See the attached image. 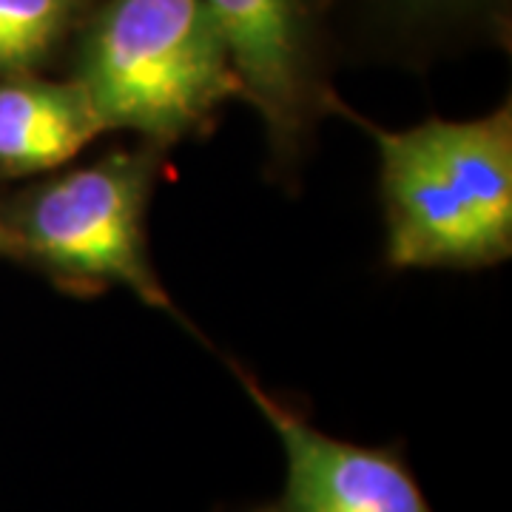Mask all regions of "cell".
Here are the masks:
<instances>
[{"label": "cell", "mask_w": 512, "mask_h": 512, "mask_svg": "<svg viewBox=\"0 0 512 512\" xmlns=\"http://www.w3.org/2000/svg\"><path fill=\"white\" fill-rule=\"evenodd\" d=\"M379 151L384 259L393 268H490L512 254V106L470 120L382 128L328 94Z\"/></svg>", "instance_id": "obj_1"}, {"label": "cell", "mask_w": 512, "mask_h": 512, "mask_svg": "<svg viewBox=\"0 0 512 512\" xmlns=\"http://www.w3.org/2000/svg\"><path fill=\"white\" fill-rule=\"evenodd\" d=\"M74 80L106 131L168 148L242 97L225 35L205 0H106L83 23Z\"/></svg>", "instance_id": "obj_2"}, {"label": "cell", "mask_w": 512, "mask_h": 512, "mask_svg": "<svg viewBox=\"0 0 512 512\" xmlns=\"http://www.w3.org/2000/svg\"><path fill=\"white\" fill-rule=\"evenodd\" d=\"M165 148H117L29 188L0 211L12 256L35 262L74 296L126 288L151 308L174 313L148 254V202Z\"/></svg>", "instance_id": "obj_3"}, {"label": "cell", "mask_w": 512, "mask_h": 512, "mask_svg": "<svg viewBox=\"0 0 512 512\" xmlns=\"http://www.w3.org/2000/svg\"><path fill=\"white\" fill-rule=\"evenodd\" d=\"M225 365L285 453L282 490L242 512H433L399 444L367 447L336 439L279 399L248 367L234 359Z\"/></svg>", "instance_id": "obj_4"}, {"label": "cell", "mask_w": 512, "mask_h": 512, "mask_svg": "<svg viewBox=\"0 0 512 512\" xmlns=\"http://www.w3.org/2000/svg\"><path fill=\"white\" fill-rule=\"evenodd\" d=\"M231 49L242 100L262 117L279 165L299 160L330 89L319 74L313 0H205Z\"/></svg>", "instance_id": "obj_5"}, {"label": "cell", "mask_w": 512, "mask_h": 512, "mask_svg": "<svg viewBox=\"0 0 512 512\" xmlns=\"http://www.w3.org/2000/svg\"><path fill=\"white\" fill-rule=\"evenodd\" d=\"M92 100L80 83L37 72L0 77V177H32L74 160L100 137Z\"/></svg>", "instance_id": "obj_6"}, {"label": "cell", "mask_w": 512, "mask_h": 512, "mask_svg": "<svg viewBox=\"0 0 512 512\" xmlns=\"http://www.w3.org/2000/svg\"><path fill=\"white\" fill-rule=\"evenodd\" d=\"M89 0H0V77L35 72L86 18Z\"/></svg>", "instance_id": "obj_7"}, {"label": "cell", "mask_w": 512, "mask_h": 512, "mask_svg": "<svg viewBox=\"0 0 512 512\" xmlns=\"http://www.w3.org/2000/svg\"><path fill=\"white\" fill-rule=\"evenodd\" d=\"M410 18H444L456 15L464 6H473L476 0H396Z\"/></svg>", "instance_id": "obj_8"}, {"label": "cell", "mask_w": 512, "mask_h": 512, "mask_svg": "<svg viewBox=\"0 0 512 512\" xmlns=\"http://www.w3.org/2000/svg\"><path fill=\"white\" fill-rule=\"evenodd\" d=\"M0 254L12 256V239H9V231H6L3 222H0Z\"/></svg>", "instance_id": "obj_9"}]
</instances>
